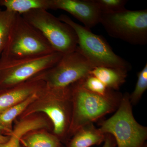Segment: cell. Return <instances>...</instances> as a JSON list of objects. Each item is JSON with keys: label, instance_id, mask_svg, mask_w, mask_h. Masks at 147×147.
Instances as JSON below:
<instances>
[{"label": "cell", "instance_id": "1", "mask_svg": "<svg viewBox=\"0 0 147 147\" xmlns=\"http://www.w3.org/2000/svg\"><path fill=\"white\" fill-rule=\"evenodd\" d=\"M37 96L35 100L17 118H23L35 113H43L52 122L53 134L62 144H66L69 141L72 113L70 86L57 88L45 84L37 92Z\"/></svg>", "mask_w": 147, "mask_h": 147}, {"label": "cell", "instance_id": "2", "mask_svg": "<svg viewBox=\"0 0 147 147\" xmlns=\"http://www.w3.org/2000/svg\"><path fill=\"white\" fill-rule=\"evenodd\" d=\"M72 102L71 124L69 130V140L79 128L93 123L104 116L115 112L122 98L120 93L113 91L102 96L85 89L77 82L69 86Z\"/></svg>", "mask_w": 147, "mask_h": 147}, {"label": "cell", "instance_id": "3", "mask_svg": "<svg viewBox=\"0 0 147 147\" xmlns=\"http://www.w3.org/2000/svg\"><path fill=\"white\" fill-rule=\"evenodd\" d=\"M56 52L39 30L16 13L10 35L0 61L44 56Z\"/></svg>", "mask_w": 147, "mask_h": 147}, {"label": "cell", "instance_id": "4", "mask_svg": "<svg viewBox=\"0 0 147 147\" xmlns=\"http://www.w3.org/2000/svg\"><path fill=\"white\" fill-rule=\"evenodd\" d=\"M99 125L102 133L113 136L117 147H146L147 127L134 118L128 93L123 95L115 113Z\"/></svg>", "mask_w": 147, "mask_h": 147}, {"label": "cell", "instance_id": "5", "mask_svg": "<svg viewBox=\"0 0 147 147\" xmlns=\"http://www.w3.org/2000/svg\"><path fill=\"white\" fill-rule=\"evenodd\" d=\"M59 18L75 31L78 37L76 49L95 67H106L121 68L128 71L131 69L130 63L116 55L103 37L93 33L90 30L74 22L65 14H61Z\"/></svg>", "mask_w": 147, "mask_h": 147}, {"label": "cell", "instance_id": "6", "mask_svg": "<svg viewBox=\"0 0 147 147\" xmlns=\"http://www.w3.org/2000/svg\"><path fill=\"white\" fill-rule=\"evenodd\" d=\"M45 37L56 52L65 54L76 50L78 37L70 26L44 9H35L21 14Z\"/></svg>", "mask_w": 147, "mask_h": 147}, {"label": "cell", "instance_id": "7", "mask_svg": "<svg viewBox=\"0 0 147 147\" xmlns=\"http://www.w3.org/2000/svg\"><path fill=\"white\" fill-rule=\"evenodd\" d=\"M100 24L110 36L135 45L147 43V9L102 13Z\"/></svg>", "mask_w": 147, "mask_h": 147}, {"label": "cell", "instance_id": "8", "mask_svg": "<svg viewBox=\"0 0 147 147\" xmlns=\"http://www.w3.org/2000/svg\"><path fill=\"white\" fill-rule=\"evenodd\" d=\"M63 55L56 52L35 57L0 61V90L16 86L40 72L53 67Z\"/></svg>", "mask_w": 147, "mask_h": 147}, {"label": "cell", "instance_id": "9", "mask_svg": "<svg viewBox=\"0 0 147 147\" xmlns=\"http://www.w3.org/2000/svg\"><path fill=\"white\" fill-rule=\"evenodd\" d=\"M94 67L76 49L64 54L55 65L33 78L41 80L50 86L65 88L89 75Z\"/></svg>", "mask_w": 147, "mask_h": 147}, {"label": "cell", "instance_id": "10", "mask_svg": "<svg viewBox=\"0 0 147 147\" xmlns=\"http://www.w3.org/2000/svg\"><path fill=\"white\" fill-rule=\"evenodd\" d=\"M53 9L65 11L89 30L100 23L102 13L94 0H53Z\"/></svg>", "mask_w": 147, "mask_h": 147}, {"label": "cell", "instance_id": "11", "mask_svg": "<svg viewBox=\"0 0 147 147\" xmlns=\"http://www.w3.org/2000/svg\"><path fill=\"white\" fill-rule=\"evenodd\" d=\"M45 84L43 81L32 77L16 86L0 90V115L36 93Z\"/></svg>", "mask_w": 147, "mask_h": 147}, {"label": "cell", "instance_id": "12", "mask_svg": "<svg viewBox=\"0 0 147 147\" xmlns=\"http://www.w3.org/2000/svg\"><path fill=\"white\" fill-rule=\"evenodd\" d=\"M106 134H103L93 123L82 127L67 143L66 147H90L104 143Z\"/></svg>", "mask_w": 147, "mask_h": 147}, {"label": "cell", "instance_id": "13", "mask_svg": "<svg viewBox=\"0 0 147 147\" xmlns=\"http://www.w3.org/2000/svg\"><path fill=\"white\" fill-rule=\"evenodd\" d=\"M20 144L25 147H66L53 132L44 128L27 132L21 137Z\"/></svg>", "mask_w": 147, "mask_h": 147}, {"label": "cell", "instance_id": "14", "mask_svg": "<svg viewBox=\"0 0 147 147\" xmlns=\"http://www.w3.org/2000/svg\"><path fill=\"white\" fill-rule=\"evenodd\" d=\"M128 71L123 68L98 67H94L90 74L97 77L108 88L117 90L126 81Z\"/></svg>", "mask_w": 147, "mask_h": 147}, {"label": "cell", "instance_id": "15", "mask_svg": "<svg viewBox=\"0 0 147 147\" xmlns=\"http://www.w3.org/2000/svg\"><path fill=\"white\" fill-rule=\"evenodd\" d=\"M0 6L20 14L33 9H53V0H0Z\"/></svg>", "mask_w": 147, "mask_h": 147}, {"label": "cell", "instance_id": "16", "mask_svg": "<svg viewBox=\"0 0 147 147\" xmlns=\"http://www.w3.org/2000/svg\"><path fill=\"white\" fill-rule=\"evenodd\" d=\"M37 92L26 100L8 108L0 115V126L13 131V123L37 98Z\"/></svg>", "mask_w": 147, "mask_h": 147}, {"label": "cell", "instance_id": "17", "mask_svg": "<svg viewBox=\"0 0 147 147\" xmlns=\"http://www.w3.org/2000/svg\"><path fill=\"white\" fill-rule=\"evenodd\" d=\"M16 13L6 9L0 12V56L8 41Z\"/></svg>", "mask_w": 147, "mask_h": 147}, {"label": "cell", "instance_id": "18", "mask_svg": "<svg viewBox=\"0 0 147 147\" xmlns=\"http://www.w3.org/2000/svg\"><path fill=\"white\" fill-rule=\"evenodd\" d=\"M76 82L87 90L100 95H108L114 91L108 88L97 77L91 74Z\"/></svg>", "mask_w": 147, "mask_h": 147}, {"label": "cell", "instance_id": "19", "mask_svg": "<svg viewBox=\"0 0 147 147\" xmlns=\"http://www.w3.org/2000/svg\"><path fill=\"white\" fill-rule=\"evenodd\" d=\"M147 89V63L137 74V81L133 92L129 94L131 105H136Z\"/></svg>", "mask_w": 147, "mask_h": 147}, {"label": "cell", "instance_id": "20", "mask_svg": "<svg viewBox=\"0 0 147 147\" xmlns=\"http://www.w3.org/2000/svg\"><path fill=\"white\" fill-rule=\"evenodd\" d=\"M102 13L118 12L125 9L126 0H94Z\"/></svg>", "mask_w": 147, "mask_h": 147}, {"label": "cell", "instance_id": "21", "mask_svg": "<svg viewBox=\"0 0 147 147\" xmlns=\"http://www.w3.org/2000/svg\"><path fill=\"white\" fill-rule=\"evenodd\" d=\"M23 135L20 130H13L9 140L6 143L0 144V147H20V139Z\"/></svg>", "mask_w": 147, "mask_h": 147}, {"label": "cell", "instance_id": "22", "mask_svg": "<svg viewBox=\"0 0 147 147\" xmlns=\"http://www.w3.org/2000/svg\"><path fill=\"white\" fill-rule=\"evenodd\" d=\"M102 147H117L115 139L110 134H106V138Z\"/></svg>", "mask_w": 147, "mask_h": 147}, {"label": "cell", "instance_id": "23", "mask_svg": "<svg viewBox=\"0 0 147 147\" xmlns=\"http://www.w3.org/2000/svg\"><path fill=\"white\" fill-rule=\"evenodd\" d=\"M12 131H9L7 129H5V128L0 126V134L5 135V136H10L12 134Z\"/></svg>", "mask_w": 147, "mask_h": 147}, {"label": "cell", "instance_id": "24", "mask_svg": "<svg viewBox=\"0 0 147 147\" xmlns=\"http://www.w3.org/2000/svg\"><path fill=\"white\" fill-rule=\"evenodd\" d=\"M10 136H5L0 134V144L6 143L10 139Z\"/></svg>", "mask_w": 147, "mask_h": 147}, {"label": "cell", "instance_id": "25", "mask_svg": "<svg viewBox=\"0 0 147 147\" xmlns=\"http://www.w3.org/2000/svg\"><path fill=\"white\" fill-rule=\"evenodd\" d=\"M20 147H24V146H23V145H21V144H20Z\"/></svg>", "mask_w": 147, "mask_h": 147}, {"label": "cell", "instance_id": "26", "mask_svg": "<svg viewBox=\"0 0 147 147\" xmlns=\"http://www.w3.org/2000/svg\"><path fill=\"white\" fill-rule=\"evenodd\" d=\"M1 9H0V12H1Z\"/></svg>", "mask_w": 147, "mask_h": 147}]
</instances>
